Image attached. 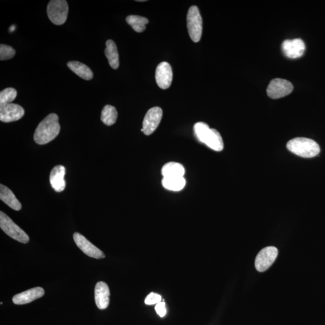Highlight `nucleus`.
<instances>
[{
  "label": "nucleus",
  "instance_id": "f257e3e1",
  "mask_svg": "<svg viewBox=\"0 0 325 325\" xmlns=\"http://www.w3.org/2000/svg\"><path fill=\"white\" fill-rule=\"evenodd\" d=\"M60 131L58 117L55 113L49 114L38 125L34 134L35 142L45 145L56 137Z\"/></svg>",
  "mask_w": 325,
  "mask_h": 325
},
{
  "label": "nucleus",
  "instance_id": "f03ea898",
  "mask_svg": "<svg viewBox=\"0 0 325 325\" xmlns=\"http://www.w3.org/2000/svg\"><path fill=\"white\" fill-rule=\"evenodd\" d=\"M287 148L297 156L304 158H312L320 153L321 148L318 143L306 137H296L288 142Z\"/></svg>",
  "mask_w": 325,
  "mask_h": 325
},
{
  "label": "nucleus",
  "instance_id": "7ed1b4c3",
  "mask_svg": "<svg viewBox=\"0 0 325 325\" xmlns=\"http://www.w3.org/2000/svg\"><path fill=\"white\" fill-rule=\"evenodd\" d=\"M187 25L189 36L194 42L201 40L203 33V19L200 10L195 5L190 7L187 15Z\"/></svg>",
  "mask_w": 325,
  "mask_h": 325
},
{
  "label": "nucleus",
  "instance_id": "20e7f679",
  "mask_svg": "<svg viewBox=\"0 0 325 325\" xmlns=\"http://www.w3.org/2000/svg\"><path fill=\"white\" fill-rule=\"evenodd\" d=\"M0 227L7 236L15 241L22 244L28 243L27 234L2 212H0Z\"/></svg>",
  "mask_w": 325,
  "mask_h": 325
},
{
  "label": "nucleus",
  "instance_id": "39448f33",
  "mask_svg": "<svg viewBox=\"0 0 325 325\" xmlns=\"http://www.w3.org/2000/svg\"><path fill=\"white\" fill-rule=\"evenodd\" d=\"M68 11V4L65 0H52L48 4V16L55 25H62L66 22Z\"/></svg>",
  "mask_w": 325,
  "mask_h": 325
},
{
  "label": "nucleus",
  "instance_id": "423d86ee",
  "mask_svg": "<svg viewBox=\"0 0 325 325\" xmlns=\"http://www.w3.org/2000/svg\"><path fill=\"white\" fill-rule=\"evenodd\" d=\"M294 86L291 81L282 78L273 79L268 85L267 94L272 99L285 97L291 93Z\"/></svg>",
  "mask_w": 325,
  "mask_h": 325
},
{
  "label": "nucleus",
  "instance_id": "0eeeda50",
  "mask_svg": "<svg viewBox=\"0 0 325 325\" xmlns=\"http://www.w3.org/2000/svg\"><path fill=\"white\" fill-rule=\"evenodd\" d=\"M278 251L274 247H266L258 254L255 262L257 270L265 272L271 267L276 260Z\"/></svg>",
  "mask_w": 325,
  "mask_h": 325
},
{
  "label": "nucleus",
  "instance_id": "6e6552de",
  "mask_svg": "<svg viewBox=\"0 0 325 325\" xmlns=\"http://www.w3.org/2000/svg\"><path fill=\"white\" fill-rule=\"evenodd\" d=\"M163 111L159 107L150 108L146 113L143 121V132L145 135H151L159 126L162 119Z\"/></svg>",
  "mask_w": 325,
  "mask_h": 325
},
{
  "label": "nucleus",
  "instance_id": "1a4fd4ad",
  "mask_svg": "<svg viewBox=\"0 0 325 325\" xmlns=\"http://www.w3.org/2000/svg\"><path fill=\"white\" fill-rule=\"evenodd\" d=\"M73 237H74V242L77 247L87 256L94 258L96 259L105 258L104 254L81 234L75 233Z\"/></svg>",
  "mask_w": 325,
  "mask_h": 325
},
{
  "label": "nucleus",
  "instance_id": "9d476101",
  "mask_svg": "<svg viewBox=\"0 0 325 325\" xmlns=\"http://www.w3.org/2000/svg\"><path fill=\"white\" fill-rule=\"evenodd\" d=\"M24 110L20 105L7 104L0 106V120L3 122L18 121L24 115Z\"/></svg>",
  "mask_w": 325,
  "mask_h": 325
},
{
  "label": "nucleus",
  "instance_id": "9b49d317",
  "mask_svg": "<svg viewBox=\"0 0 325 325\" xmlns=\"http://www.w3.org/2000/svg\"><path fill=\"white\" fill-rule=\"evenodd\" d=\"M173 72L171 65L166 61L160 63L156 71V80L158 86L162 89H168L171 86Z\"/></svg>",
  "mask_w": 325,
  "mask_h": 325
},
{
  "label": "nucleus",
  "instance_id": "f8f14e48",
  "mask_svg": "<svg viewBox=\"0 0 325 325\" xmlns=\"http://www.w3.org/2000/svg\"><path fill=\"white\" fill-rule=\"evenodd\" d=\"M282 49L286 56L297 58L304 54L306 50V45L301 39H288L284 41Z\"/></svg>",
  "mask_w": 325,
  "mask_h": 325
},
{
  "label": "nucleus",
  "instance_id": "ddd939ff",
  "mask_svg": "<svg viewBox=\"0 0 325 325\" xmlns=\"http://www.w3.org/2000/svg\"><path fill=\"white\" fill-rule=\"evenodd\" d=\"M45 291L42 288H34L14 296L13 303L16 305H24L37 300L44 295Z\"/></svg>",
  "mask_w": 325,
  "mask_h": 325
},
{
  "label": "nucleus",
  "instance_id": "4468645a",
  "mask_svg": "<svg viewBox=\"0 0 325 325\" xmlns=\"http://www.w3.org/2000/svg\"><path fill=\"white\" fill-rule=\"evenodd\" d=\"M65 174L66 169L63 166L58 165L52 169L49 175V182L55 192H61L65 189L66 181L64 180Z\"/></svg>",
  "mask_w": 325,
  "mask_h": 325
},
{
  "label": "nucleus",
  "instance_id": "2eb2a0df",
  "mask_svg": "<svg viewBox=\"0 0 325 325\" xmlns=\"http://www.w3.org/2000/svg\"><path fill=\"white\" fill-rule=\"evenodd\" d=\"M95 300L96 306L100 310L107 309L110 303V290L106 283L98 282L95 289Z\"/></svg>",
  "mask_w": 325,
  "mask_h": 325
},
{
  "label": "nucleus",
  "instance_id": "dca6fc26",
  "mask_svg": "<svg viewBox=\"0 0 325 325\" xmlns=\"http://www.w3.org/2000/svg\"><path fill=\"white\" fill-rule=\"evenodd\" d=\"M214 151H221L224 149V142L221 134L216 129L210 128L203 142Z\"/></svg>",
  "mask_w": 325,
  "mask_h": 325
},
{
  "label": "nucleus",
  "instance_id": "f3484780",
  "mask_svg": "<svg viewBox=\"0 0 325 325\" xmlns=\"http://www.w3.org/2000/svg\"><path fill=\"white\" fill-rule=\"evenodd\" d=\"M0 199L14 210L19 211L21 209V204L17 200L12 191L2 184L0 185Z\"/></svg>",
  "mask_w": 325,
  "mask_h": 325
},
{
  "label": "nucleus",
  "instance_id": "a211bd4d",
  "mask_svg": "<svg viewBox=\"0 0 325 325\" xmlns=\"http://www.w3.org/2000/svg\"><path fill=\"white\" fill-rule=\"evenodd\" d=\"M67 65L72 72L85 80H91L93 77L92 70L86 64L77 61H71L67 63Z\"/></svg>",
  "mask_w": 325,
  "mask_h": 325
},
{
  "label": "nucleus",
  "instance_id": "6ab92c4d",
  "mask_svg": "<svg viewBox=\"0 0 325 325\" xmlns=\"http://www.w3.org/2000/svg\"><path fill=\"white\" fill-rule=\"evenodd\" d=\"M105 45L106 48L104 52L108 63L113 69H118L119 66V54L115 42L112 40H108Z\"/></svg>",
  "mask_w": 325,
  "mask_h": 325
},
{
  "label": "nucleus",
  "instance_id": "aec40b11",
  "mask_svg": "<svg viewBox=\"0 0 325 325\" xmlns=\"http://www.w3.org/2000/svg\"><path fill=\"white\" fill-rule=\"evenodd\" d=\"M162 174L163 177H183L185 169L180 163L169 162L163 166Z\"/></svg>",
  "mask_w": 325,
  "mask_h": 325
},
{
  "label": "nucleus",
  "instance_id": "412c9836",
  "mask_svg": "<svg viewBox=\"0 0 325 325\" xmlns=\"http://www.w3.org/2000/svg\"><path fill=\"white\" fill-rule=\"evenodd\" d=\"M186 183L184 177H163L162 184L165 189L178 192L182 190Z\"/></svg>",
  "mask_w": 325,
  "mask_h": 325
},
{
  "label": "nucleus",
  "instance_id": "4be33fe9",
  "mask_svg": "<svg viewBox=\"0 0 325 325\" xmlns=\"http://www.w3.org/2000/svg\"><path fill=\"white\" fill-rule=\"evenodd\" d=\"M118 118V112L115 107L112 105H107L102 110L101 120L104 124L108 126L115 124Z\"/></svg>",
  "mask_w": 325,
  "mask_h": 325
},
{
  "label": "nucleus",
  "instance_id": "5701e85b",
  "mask_svg": "<svg viewBox=\"0 0 325 325\" xmlns=\"http://www.w3.org/2000/svg\"><path fill=\"white\" fill-rule=\"evenodd\" d=\"M126 20L128 24L131 26L133 30L137 33H142L146 29V25L148 24L149 20L145 17L138 15H130L127 17Z\"/></svg>",
  "mask_w": 325,
  "mask_h": 325
},
{
  "label": "nucleus",
  "instance_id": "b1692460",
  "mask_svg": "<svg viewBox=\"0 0 325 325\" xmlns=\"http://www.w3.org/2000/svg\"><path fill=\"white\" fill-rule=\"evenodd\" d=\"M17 96V91L13 88H6L0 92V106L10 104Z\"/></svg>",
  "mask_w": 325,
  "mask_h": 325
},
{
  "label": "nucleus",
  "instance_id": "393cba45",
  "mask_svg": "<svg viewBox=\"0 0 325 325\" xmlns=\"http://www.w3.org/2000/svg\"><path fill=\"white\" fill-rule=\"evenodd\" d=\"M210 130L209 126L205 122H197L194 125L195 136L197 137L199 141L201 143L203 142L205 137H206V134Z\"/></svg>",
  "mask_w": 325,
  "mask_h": 325
},
{
  "label": "nucleus",
  "instance_id": "a878e982",
  "mask_svg": "<svg viewBox=\"0 0 325 325\" xmlns=\"http://www.w3.org/2000/svg\"><path fill=\"white\" fill-rule=\"evenodd\" d=\"M16 51L10 46L1 44L0 45V60H6L13 58Z\"/></svg>",
  "mask_w": 325,
  "mask_h": 325
},
{
  "label": "nucleus",
  "instance_id": "bb28decb",
  "mask_svg": "<svg viewBox=\"0 0 325 325\" xmlns=\"http://www.w3.org/2000/svg\"><path fill=\"white\" fill-rule=\"evenodd\" d=\"M162 298L159 294H155V293H151L150 294L146 297L145 303L146 305L151 306L154 304H157L160 303L162 301Z\"/></svg>",
  "mask_w": 325,
  "mask_h": 325
},
{
  "label": "nucleus",
  "instance_id": "cd10ccee",
  "mask_svg": "<svg viewBox=\"0 0 325 325\" xmlns=\"http://www.w3.org/2000/svg\"><path fill=\"white\" fill-rule=\"evenodd\" d=\"M155 310L158 315H159L161 318L164 317L166 314V304L165 302H160L159 304H156V307H155Z\"/></svg>",
  "mask_w": 325,
  "mask_h": 325
},
{
  "label": "nucleus",
  "instance_id": "c85d7f7f",
  "mask_svg": "<svg viewBox=\"0 0 325 325\" xmlns=\"http://www.w3.org/2000/svg\"><path fill=\"white\" fill-rule=\"evenodd\" d=\"M14 29H15V27H14V25H13V26H11V27H10V29H9V31H10V32H11V31H13L14 30Z\"/></svg>",
  "mask_w": 325,
  "mask_h": 325
}]
</instances>
